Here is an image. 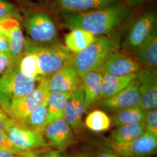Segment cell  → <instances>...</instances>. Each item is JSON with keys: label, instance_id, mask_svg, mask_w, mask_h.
Returning <instances> with one entry per match:
<instances>
[{"label": "cell", "instance_id": "cell-27", "mask_svg": "<svg viewBox=\"0 0 157 157\" xmlns=\"http://www.w3.org/2000/svg\"><path fill=\"white\" fill-rule=\"evenodd\" d=\"M18 67L21 72L26 77L41 80L39 68L35 56L30 52H24L18 62Z\"/></svg>", "mask_w": 157, "mask_h": 157}, {"label": "cell", "instance_id": "cell-26", "mask_svg": "<svg viewBox=\"0 0 157 157\" xmlns=\"http://www.w3.org/2000/svg\"><path fill=\"white\" fill-rule=\"evenodd\" d=\"M47 97L30 114L25 126L43 133L47 126L48 113Z\"/></svg>", "mask_w": 157, "mask_h": 157}, {"label": "cell", "instance_id": "cell-32", "mask_svg": "<svg viewBox=\"0 0 157 157\" xmlns=\"http://www.w3.org/2000/svg\"><path fill=\"white\" fill-rule=\"evenodd\" d=\"M40 157H70L64 154L56 149L51 150L45 148L44 151L42 152Z\"/></svg>", "mask_w": 157, "mask_h": 157}, {"label": "cell", "instance_id": "cell-34", "mask_svg": "<svg viewBox=\"0 0 157 157\" xmlns=\"http://www.w3.org/2000/svg\"><path fill=\"white\" fill-rule=\"evenodd\" d=\"M96 157H122L109 148H102L99 150Z\"/></svg>", "mask_w": 157, "mask_h": 157}, {"label": "cell", "instance_id": "cell-23", "mask_svg": "<svg viewBox=\"0 0 157 157\" xmlns=\"http://www.w3.org/2000/svg\"><path fill=\"white\" fill-rule=\"evenodd\" d=\"M72 93V92H49L47 97V125L56 120L63 118L65 107Z\"/></svg>", "mask_w": 157, "mask_h": 157}, {"label": "cell", "instance_id": "cell-36", "mask_svg": "<svg viewBox=\"0 0 157 157\" xmlns=\"http://www.w3.org/2000/svg\"><path fill=\"white\" fill-rule=\"evenodd\" d=\"M9 44L6 37L0 36V54H9Z\"/></svg>", "mask_w": 157, "mask_h": 157}, {"label": "cell", "instance_id": "cell-14", "mask_svg": "<svg viewBox=\"0 0 157 157\" xmlns=\"http://www.w3.org/2000/svg\"><path fill=\"white\" fill-rule=\"evenodd\" d=\"M85 112L84 93L81 83L68 100L63 116V119L75 135H80L84 131L83 118Z\"/></svg>", "mask_w": 157, "mask_h": 157}, {"label": "cell", "instance_id": "cell-39", "mask_svg": "<svg viewBox=\"0 0 157 157\" xmlns=\"http://www.w3.org/2000/svg\"><path fill=\"white\" fill-rule=\"evenodd\" d=\"M6 32L4 30V28H2V26H1V25L0 24V36H3V37H6Z\"/></svg>", "mask_w": 157, "mask_h": 157}, {"label": "cell", "instance_id": "cell-16", "mask_svg": "<svg viewBox=\"0 0 157 157\" xmlns=\"http://www.w3.org/2000/svg\"><path fill=\"white\" fill-rule=\"evenodd\" d=\"M81 77L71 61L48 78L49 92H73L81 84Z\"/></svg>", "mask_w": 157, "mask_h": 157}, {"label": "cell", "instance_id": "cell-38", "mask_svg": "<svg viewBox=\"0 0 157 157\" xmlns=\"http://www.w3.org/2000/svg\"><path fill=\"white\" fill-rule=\"evenodd\" d=\"M75 157H93L89 154L87 153H80Z\"/></svg>", "mask_w": 157, "mask_h": 157}, {"label": "cell", "instance_id": "cell-22", "mask_svg": "<svg viewBox=\"0 0 157 157\" xmlns=\"http://www.w3.org/2000/svg\"><path fill=\"white\" fill-rule=\"evenodd\" d=\"M146 132L145 122L117 126L109 135V141L124 144L134 140Z\"/></svg>", "mask_w": 157, "mask_h": 157}, {"label": "cell", "instance_id": "cell-6", "mask_svg": "<svg viewBox=\"0 0 157 157\" xmlns=\"http://www.w3.org/2000/svg\"><path fill=\"white\" fill-rule=\"evenodd\" d=\"M48 78H43L33 91L12 102L4 111L11 120L17 124L25 125L30 114L48 97Z\"/></svg>", "mask_w": 157, "mask_h": 157}, {"label": "cell", "instance_id": "cell-9", "mask_svg": "<svg viewBox=\"0 0 157 157\" xmlns=\"http://www.w3.org/2000/svg\"><path fill=\"white\" fill-rule=\"evenodd\" d=\"M107 146L121 157H150L157 152V137L146 132L129 143L115 144L109 141Z\"/></svg>", "mask_w": 157, "mask_h": 157}, {"label": "cell", "instance_id": "cell-15", "mask_svg": "<svg viewBox=\"0 0 157 157\" xmlns=\"http://www.w3.org/2000/svg\"><path fill=\"white\" fill-rule=\"evenodd\" d=\"M0 24L6 32V37L9 44V55L12 65L18 63L23 55L25 39L21 22L15 19H0Z\"/></svg>", "mask_w": 157, "mask_h": 157}, {"label": "cell", "instance_id": "cell-31", "mask_svg": "<svg viewBox=\"0 0 157 157\" xmlns=\"http://www.w3.org/2000/svg\"><path fill=\"white\" fill-rule=\"evenodd\" d=\"M11 65V60L9 54H0V78Z\"/></svg>", "mask_w": 157, "mask_h": 157}, {"label": "cell", "instance_id": "cell-13", "mask_svg": "<svg viewBox=\"0 0 157 157\" xmlns=\"http://www.w3.org/2000/svg\"><path fill=\"white\" fill-rule=\"evenodd\" d=\"M43 134L48 146L62 153L67 151L74 140V133L63 118L48 124Z\"/></svg>", "mask_w": 157, "mask_h": 157}, {"label": "cell", "instance_id": "cell-30", "mask_svg": "<svg viewBox=\"0 0 157 157\" xmlns=\"http://www.w3.org/2000/svg\"><path fill=\"white\" fill-rule=\"evenodd\" d=\"M145 124L146 132L157 137V109L147 111Z\"/></svg>", "mask_w": 157, "mask_h": 157}, {"label": "cell", "instance_id": "cell-28", "mask_svg": "<svg viewBox=\"0 0 157 157\" xmlns=\"http://www.w3.org/2000/svg\"><path fill=\"white\" fill-rule=\"evenodd\" d=\"M15 19L22 22V17L17 7L6 0H0V19Z\"/></svg>", "mask_w": 157, "mask_h": 157}, {"label": "cell", "instance_id": "cell-33", "mask_svg": "<svg viewBox=\"0 0 157 157\" xmlns=\"http://www.w3.org/2000/svg\"><path fill=\"white\" fill-rule=\"evenodd\" d=\"M10 121L11 119L0 107V131H5L6 127Z\"/></svg>", "mask_w": 157, "mask_h": 157}, {"label": "cell", "instance_id": "cell-29", "mask_svg": "<svg viewBox=\"0 0 157 157\" xmlns=\"http://www.w3.org/2000/svg\"><path fill=\"white\" fill-rule=\"evenodd\" d=\"M0 151L8 152L17 155L26 152L21 151L15 147L4 131H0Z\"/></svg>", "mask_w": 157, "mask_h": 157}, {"label": "cell", "instance_id": "cell-12", "mask_svg": "<svg viewBox=\"0 0 157 157\" xmlns=\"http://www.w3.org/2000/svg\"><path fill=\"white\" fill-rule=\"evenodd\" d=\"M140 97V107L146 111L157 107V69L143 67L136 74Z\"/></svg>", "mask_w": 157, "mask_h": 157}, {"label": "cell", "instance_id": "cell-21", "mask_svg": "<svg viewBox=\"0 0 157 157\" xmlns=\"http://www.w3.org/2000/svg\"><path fill=\"white\" fill-rule=\"evenodd\" d=\"M95 35L82 29H73L65 35L64 43L67 49L73 54L84 50L94 42Z\"/></svg>", "mask_w": 157, "mask_h": 157}, {"label": "cell", "instance_id": "cell-11", "mask_svg": "<svg viewBox=\"0 0 157 157\" xmlns=\"http://www.w3.org/2000/svg\"><path fill=\"white\" fill-rule=\"evenodd\" d=\"M143 67L132 54L117 50L108 58L100 72L103 75L126 76L136 75Z\"/></svg>", "mask_w": 157, "mask_h": 157}, {"label": "cell", "instance_id": "cell-7", "mask_svg": "<svg viewBox=\"0 0 157 157\" xmlns=\"http://www.w3.org/2000/svg\"><path fill=\"white\" fill-rule=\"evenodd\" d=\"M157 14L148 11L138 17L126 34L121 47L125 52L131 54L146 40L157 28Z\"/></svg>", "mask_w": 157, "mask_h": 157}, {"label": "cell", "instance_id": "cell-25", "mask_svg": "<svg viewBox=\"0 0 157 157\" xmlns=\"http://www.w3.org/2000/svg\"><path fill=\"white\" fill-rule=\"evenodd\" d=\"M84 126L94 132H104L111 127V118L104 111L95 109L86 117Z\"/></svg>", "mask_w": 157, "mask_h": 157}, {"label": "cell", "instance_id": "cell-24", "mask_svg": "<svg viewBox=\"0 0 157 157\" xmlns=\"http://www.w3.org/2000/svg\"><path fill=\"white\" fill-rule=\"evenodd\" d=\"M147 111L140 107L130 108L116 112L111 118V126H119L124 124L144 122L146 120Z\"/></svg>", "mask_w": 157, "mask_h": 157}, {"label": "cell", "instance_id": "cell-35", "mask_svg": "<svg viewBox=\"0 0 157 157\" xmlns=\"http://www.w3.org/2000/svg\"><path fill=\"white\" fill-rule=\"evenodd\" d=\"M45 149V148H39L29 150L19 155L18 157H40V155L44 151Z\"/></svg>", "mask_w": 157, "mask_h": 157}, {"label": "cell", "instance_id": "cell-20", "mask_svg": "<svg viewBox=\"0 0 157 157\" xmlns=\"http://www.w3.org/2000/svg\"><path fill=\"white\" fill-rule=\"evenodd\" d=\"M136 75L126 76L103 75L101 100L117 95L133 83L136 80Z\"/></svg>", "mask_w": 157, "mask_h": 157}, {"label": "cell", "instance_id": "cell-3", "mask_svg": "<svg viewBox=\"0 0 157 157\" xmlns=\"http://www.w3.org/2000/svg\"><path fill=\"white\" fill-rule=\"evenodd\" d=\"M24 52H30L35 56L42 78L51 77L73 55L62 43L51 46H40L35 44L28 37L25 39Z\"/></svg>", "mask_w": 157, "mask_h": 157}, {"label": "cell", "instance_id": "cell-17", "mask_svg": "<svg viewBox=\"0 0 157 157\" xmlns=\"http://www.w3.org/2000/svg\"><path fill=\"white\" fill-rule=\"evenodd\" d=\"M102 76L100 72L90 71L80 76L84 93L86 112L101 100Z\"/></svg>", "mask_w": 157, "mask_h": 157}, {"label": "cell", "instance_id": "cell-4", "mask_svg": "<svg viewBox=\"0 0 157 157\" xmlns=\"http://www.w3.org/2000/svg\"><path fill=\"white\" fill-rule=\"evenodd\" d=\"M41 80L25 76L18 63L11 65L0 78V107L5 111L13 101L33 91Z\"/></svg>", "mask_w": 157, "mask_h": 157}, {"label": "cell", "instance_id": "cell-19", "mask_svg": "<svg viewBox=\"0 0 157 157\" xmlns=\"http://www.w3.org/2000/svg\"><path fill=\"white\" fill-rule=\"evenodd\" d=\"M131 54L143 67L157 69V29Z\"/></svg>", "mask_w": 157, "mask_h": 157}, {"label": "cell", "instance_id": "cell-18", "mask_svg": "<svg viewBox=\"0 0 157 157\" xmlns=\"http://www.w3.org/2000/svg\"><path fill=\"white\" fill-rule=\"evenodd\" d=\"M124 0H56L63 12L82 13L105 8Z\"/></svg>", "mask_w": 157, "mask_h": 157}, {"label": "cell", "instance_id": "cell-10", "mask_svg": "<svg viewBox=\"0 0 157 157\" xmlns=\"http://www.w3.org/2000/svg\"><path fill=\"white\" fill-rule=\"evenodd\" d=\"M96 105L103 110L113 113V114L130 108L140 107V97L136 78L133 83L117 95L101 99Z\"/></svg>", "mask_w": 157, "mask_h": 157}, {"label": "cell", "instance_id": "cell-1", "mask_svg": "<svg viewBox=\"0 0 157 157\" xmlns=\"http://www.w3.org/2000/svg\"><path fill=\"white\" fill-rule=\"evenodd\" d=\"M131 15V10L123 2L91 11L63 12L65 26L70 30L82 29L95 36L117 32Z\"/></svg>", "mask_w": 157, "mask_h": 157}, {"label": "cell", "instance_id": "cell-40", "mask_svg": "<svg viewBox=\"0 0 157 157\" xmlns=\"http://www.w3.org/2000/svg\"><path fill=\"white\" fill-rule=\"evenodd\" d=\"M126 1H129V2H130V3H132V4H136L137 3L140 2L141 1H144V0H126Z\"/></svg>", "mask_w": 157, "mask_h": 157}, {"label": "cell", "instance_id": "cell-5", "mask_svg": "<svg viewBox=\"0 0 157 157\" xmlns=\"http://www.w3.org/2000/svg\"><path fill=\"white\" fill-rule=\"evenodd\" d=\"M23 23L28 37L35 44L51 46L61 43L58 26L48 13L42 11L29 12Z\"/></svg>", "mask_w": 157, "mask_h": 157}, {"label": "cell", "instance_id": "cell-2", "mask_svg": "<svg viewBox=\"0 0 157 157\" xmlns=\"http://www.w3.org/2000/svg\"><path fill=\"white\" fill-rule=\"evenodd\" d=\"M121 43V35L115 32L98 36L84 50L74 54L71 59L80 76L90 71L100 72L113 52L118 50Z\"/></svg>", "mask_w": 157, "mask_h": 157}, {"label": "cell", "instance_id": "cell-41", "mask_svg": "<svg viewBox=\"0 0 157 157\" xmlns=\"http://www.w3.org/2000/svg\"><path fill=\"white\" fill-rule=\"evenodd\" d=\"M18 1H26V0H18Z\"/></svg>", "mask_w": 157, "mask_h": 157}, {"label": "cell", "instance_id": "cell-8", "mask_svg": "<svg viewBox=\"0 0 157 157\" xmlns=\"http://www.w3.org/2000/svg\"><path fill=\"white\" fill-rule=\"evenodd\" d=\"M4 132L15 147L23 151L47 148L49 146L43 133L17 124L11 119Z\"/></svg>", "mask_w": 157, "mask_h": 157}, {"label": "cell", "instance_id": "cell-37", "mask_svg": "<svg viewBox=\"0 0 157 157\" xmlns=\"http://www.w3.org/2000/svg\"><path fill=\"white\" fill-rule=\"evenodd\" d=\"M19 155L15 154L8 152L1 151H0V157H18Z\"/></svg>", "mask_w": 157, "mask_h": 157}]
</instances>
